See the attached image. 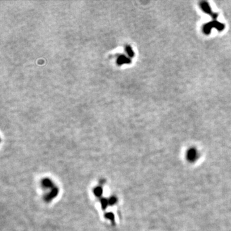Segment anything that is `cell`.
<instances>
[{
    "label": "cell",
    "instance_id": "6da1fadb",
    "mask_svg": "<svg viewBox=\"0 0 231 231\" xmlns=\"http://www.w3.org/2000/svg\"><path fill=\"white\" fill-rule=\"evenodd\" d=\"M214 28L217 29L220 32H221L225 28V24L218 21L217 20H213L203 24L202 27L203 32L205 35H209L211 32V30Z\"/></svg>",
    "mask_w": 231,
    "mask_h": 231
},
{
    "label": "cell",
    "instance_id": "7a4b0ae2",
    "mask_svg": "<svg viewBox=\"0 0 231 231\" xmlns=\"http://www.w3.org/2000/svg\"><path fill=\"white\" fill-rule=\"evenodd\" d=\"M200 7L202 8V10L203 11V12H204L205 13H206L207 14H209L210 16H211L214 20H216L218 15L216 13H213L212 12V11L211 10V8L210 7L208 2H205V1H202L200 3Z\"/></svg>",
    "mask_w": 231,
    "mask_h": 231
},
{
    "label": "cell",
    "instance_id": "3957f363",
    "mask_svg": "<svg viewBox=\"0 0 231 231\" xmlns=\"http://www.w3.org/2000/svg\"><path fill=\"white\" fill-rule=\"evenodd\" d=\"M199 158V152L196 148H190L187 151L186 159L190 162H195Z\"/></svg>",
    "mask_w": 231,
    "mask_h": 231
},
{
    "label": "cell",
    "instance_id": "277c9868",
    "mask_svg": "<svg viewBox=\"0 0 231 231\" xmlns=\"http://www.w3.org/2000/svg\"><path fill=\"white\" fill-rule=\"evenodd\" d=\"M42 186L45 187L49 188L52 187V182H51L49 179H45L43 181H42Z\"/></svg>",
    "mask_w": 231,
    "mask_h": 231
},
{
    "label": "cell",
    "instance_id": "5b68a950",
    "mask_svg": "<svg viewBox=\"0 0 231 231\" xmlns=\"http://www.w3.org/2000/svg\"><path fill=\"white\" fill-rule=\"evenodd\" d=\"M126 52L128 53V55H129L130 57H133L134 56V53L133 50L132 49V48L130 47V46H126Z\"/></svg>",
    "mask_w": 231,
    "mask_h": 231
},
{
    "label": "cell",
    "instance_id": "8992f818",
    "mask_svg": "<svg viewBox=\"0 0 231 231\" xmlns=\"http://www.w3.org/2000/svg\"><path fill=\"white\" fill-rule=\"evenodd\" d=\"M57 195V189H54V190H52V192H51L48 196V199L47 200H48V199H53V197H54V196H55L56 195Z\"/></svg>",
    "mask_w": 231,
    "mask_h": 231
},
{
    "label": "cell",
    "instance_id": "52a82bcc",
    "mask_svg": "<svg viewBox=\"0 0 231 231\" xmlns=\"http://www.w3.org/2000/svg\"><path fill=\"white\" fill-rule=\"evenodd\" d=\"M94 192H95V194L96 195V196H100L101 194H102V189L101 187H96V189L95 190V191H94Z\"/></svg>",
    "mask_w": 231,
    "mask_h": 231
},
{
    "label": "cell",
    "instance_id": "ba28073f",
    "mask_svg": "<svg viewBox=\"0 0 231 231\" xmlns=\"http://www.w3.org/2000/svg\"><path fill=\"white\" fill-rule=\"evenodd\" d=\"M103 201H101V205L102 206L104 207V208H105L107 205L109 204V200H102Z\"/></svg>",
    "mask_w": 231,
    "mask_h": 231
},
{
    "label": "cell",
    "instance_id": "9c48e42d",
    "mask_svg": "<svg viewBox=\"0 0 231 231\" xmlns=\"http://www.w3.org/2000/svg\"><path fill=\"white\" fill-rule=\"evenodd\" d=\"M116 199L114 197H112L109 200V203L110 205H113L114 203H116Z\"/></svg>",
    "mask_w": 231,
    "mask_h": 231
},
{
    "label": "cell",
    "instance_id": "30bf717a",
    "mask_svg": "<svg viewBox=\"0 0 231 231\" xmlns=\"http://www.w3.org/2000/svg\"><path fill=\"white\" fill-rule=\"evenodd\" d=\"M107 218H109V219H110L111 220H113V218H114V216H113V214H111V213H109V214H107Z\"/></svg>",
    "mask_w": 231,
    "mask_h": 231
}]
</instances>
